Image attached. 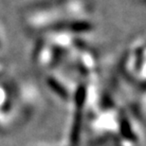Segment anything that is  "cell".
Returning <instances> with one entry per match:
<instances>
[{
    "label": "cell",
    "mask_w": 146,
    "mask_h": 146,
    "mask_svg": "<svg viewBox=\"0 0 146 146\" xmlns=\"http://www.w3.org/2000/svg\"><path fill=\"white\" fill-rule=\"evenodd\" d=\"M68 28L74 33H86L91 30L92 26L86 21H74L69 23Z\"/></svg>",
    "instance_id": "4"
},
{
    "label": "cell",
    "mask_w": 146,
    "mask_h": 146,
    "mask_svg": "<svg viewBox=\"0 0 146 146\" xmlns=\"http://www.w3.org/2000/svg\"><path fill=\"white\" fill-rule=\"evenodd\" d=\"M119 130H121V134L122 137H124L125 139L128 141H135L136 136L133 133L131 125L128 121V119L125 117H122L119 121Z\"/></svg>",
    "instance_id": "3"
},
{
    "label": "cell",
    "mask_w": 146,
    "mask_h": 146,
    "mask_svg": "<svg viewBox=\"0 0 146 146\" xmlns=\"http://www.w3.org/2000/svg\"><path fill=\"white\" fill-rule=\"evenodd\" d=\"M46 83H48V86L50 87V89L53 92H55L56 94L61 97L62 99H68V92L66 90L62 84L60 83L59 81H57L56 79L49 77L48 80H46Z\"/></svg>",
    "instance_id": "2"
},
{
    "label": "cell",
    "mask_w": 146,
    "mask_h": 146,
    "mask_svg": "<svg viewBox=\"0 0 146 146\" xmlns=\"http://www.w3.org/2000/svg\"><path fill=\"white\" fill-rule=\"evenodd\" d=\"M81 128H82V114L81 112H77L75 114L74 121H73L71 135H70V141L73 146H76L79 142L81 134Z\"/></svg>",
    "instance_id": "1"
},
{
    "label": "cell",
    "mask_w": 146,
    "mask_h": 146,
    "mask_svg": "<svg viewBox=\"0 0 146 146\" xmlns=\"http://www.w3.org/2000/svg\"><path fill=\"white\" fill-rule=\"evenodd\" d=\"M86 99V86H80L77 87L74 96V100H75V104L79 109H81L84 106V102Z\"/></svg>",
    "instance_id": "5"
}]
</instances>
